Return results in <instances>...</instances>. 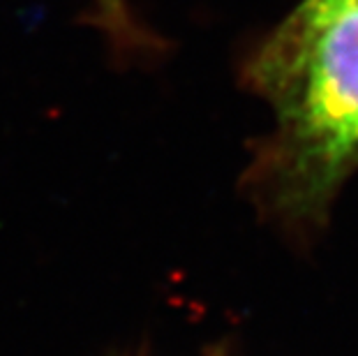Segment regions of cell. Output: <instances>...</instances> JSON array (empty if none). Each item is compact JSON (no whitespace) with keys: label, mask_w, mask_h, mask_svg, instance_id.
Here are the masks:
<instances>
[{"label":"cell","mask_w":358,"mask_h":356,"mask_svg":"<svg viewBox=\"0 0 358 356\" xmlns=\"http://www.w3.org/2000/svg\"><path fill=\"white\" fill-rule=\"evenodd\" d=\"M97 5V19L106 28L113 40L129 42V37L134 35L132 19H129L127 0H95Z\"/></svg>","instance_id":"2"},{"label":"cell","mask_w":358,"mask_h":356,"mask_svg":"<svg viewBox=\"0 0 358 356\" xmlns=\"http://www.w3.org/2000/svg\"><path fill=\"white\" fill-rule=\"evenodd\" d=\"M250 81L278 127L257 164V190L308 218L358 160V0H303L259 49Z\"/></svg>","instance_id":"1"}]
</instances>
